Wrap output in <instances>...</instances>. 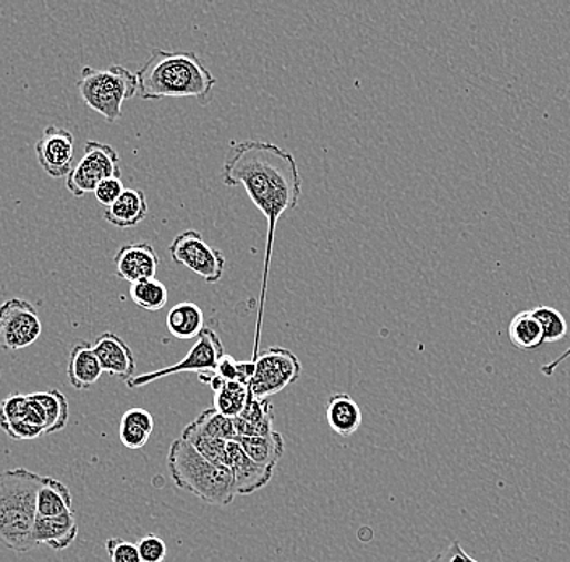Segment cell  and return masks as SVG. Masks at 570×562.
<instances>
[{
  "label": "cell",
  "mask_w": 570,
  "mask_h": 562,
  "mask_svg": "<svg viewBox=\"0 0 570 562\" xmlns=\"http://www.w3.org/2000/svg\"><path fill=\"white\" fill-rule=\"evenodd\" d=\"M45 477L19 467L0 472V542L16 553H30L38 519V491Z\"/></svg>",
  "instance_id": "obj_3"
},
{
  "label": "cell",
  "mask_w": 570,
  "mask_h": 562,
  "mask_svg": "<svg viewBox=\"0 0 570 562\" xmlns=\"http://www.w3.org/2000/svg\"><path fill=\"white\" fill-rule=\"evenodd\" d=\"M225 355L224 344L221 343L220 336L211 328H204L202 334L196 337V343L193 344L189 354L167 368L151 371V374H143L133 376L132 379L126 381L130 389H140L143 386L151 385L157 379L167 378V376L184 374V371H193V374H216L217 364Z\"/></svg>",
  "instance_id": "obj_8"
},
{
  "label": "cell",
  "mask_w": 570,
  "mask_h": 562,
  "mask_svg": "<svg viewBox=\"0 0 570 562\" xmlns=\"http://www.w3.org/2000/svg\"><path fill=\"white\" fill-rule=\"evenodd\" d=\"M105 551L111 562H142L136 543L123 539H109L105 542Z\"/></svg>",
  "instance_id": "obj_33"
},
{
  "label": "cell",
  "mask_w": 570,
  "mask_h": 562,
  "mask_svg": "<svg viewBox=\"0 0 570 562\" xmlns=\"http://www.w3.org/2000/svg\"><path fill=\"white\" fill-rule=\"evenodd\" d=\"M252 360L255 361V374L248 389L258 399H269L279 395L288 386L297 382L302 375L297 355L284 347H269Z\"/></svg>",
  "instance_id": "obj_6"
},
{
  "label": "cell",
  "mask_w": 570,
  "mask_h": 562,
  "mask_svg": "<svg viewBox=\"0 0 570 562\" xmlns=\"http://www.w3.org/2000/svg\"><path fill=\"white\" fill-rule=\"evenodd\" d=\"M186 442H190V445H192L204 459L210 460V462L216 463V466L227 467V448L231 441H224V439L195 438Z\"/></svg>",
  "instance_id": "obj_31"
},
{
  "label": "cell",
  "mask_w": 570,
  "mask_h": 562,
  "mask_svg": "<svg viewBox=\"0 0 570 562\" xmlns=\"http://www.w3.org/2000/svg\"><path fill=\"white\" fill-rule=\"evenodd\" d=\"M509 339L519 350H538L544 346L543 331L531 311H520L509 325Z\"/></svg>",
  "instance_id": "obj_25"
},
{
  "label": "cell",
  "mask_w": 570,
  "mask_h": 562,
  "mask_svg": "<svg viewBox=\"0 0 570 562\" xmlns=\"http://www.w3.org/2000/svg\"><path fill=\"white\" fill-rule=\"evenodd\" d=\"M102 374L104 371L93 346L86 340L75 344L70 350L69 365H67V376L72 388L77 391H86L100 381Z\"/></svg>",
  "instance_id": "obj_16"
},
{
  "label": "cell",
  "mask_w": 570,
  "mask_h": 562,
  "mask_svg": "<svg viewBox=\"0 0 570 562\" xmlns=\"http://www.w3.org/2000/svg\"><path fill=\"white\" fill-rule=\"evenodd\" d=\"M37 505L40 518H58L67 512H73L72 493L62 481L45 477L38 491Z\"/></svg>",
  "instance_id": "obj_23"
},
{
  "label": "cell",
  "mask_w": 570,
  "mask_h": 562,
  "mask_svg": "<svg viewBox=\"0 0 570 562\" xmlns=\"http://www.w3.org/2000/svg\"><path fill=\"white\" fill-rule=\"evenodd\" d=\"M167 467L175 487L195 494L207 504L223 508L237 497L231 470L204 459L185 439L172 441Z\"/></svg>",
  "instance_id": "obj_4"
},
{
  "label": "cell",
  "mask_w": 570,
  "mask_h": 562,
  "mask_svg": "<svg viewBox=\"0 0 570 562\" xmlns=\"http://www.w3.org/2000/svg\"><path fill=\"white\" fill-rule=\"evenodd\" d=\"M253 374H255V361H238L227 354L221 358L216 368V375L224 381L244 382V385H250Z\"/></svg>",
  "instance_id": "obj_30"
},
{
  "label": "cell",
  "mask_w": 570,
  "mask_h": 562,
  "mask_svg": "<svg viewBox=\"0 0 570 562\" xmlns=\"http://www.w3.org/2000/svg\"><path fill=\"white\" fill-rule=\"evenodd\" d=\"M77 88L88 108L114 124L122 117L125 101L139 94V80L136 73L123 65H111L104 70L84 67Z\"/></svg>",
  "instance_id": "obj_5"
},
{
  "label": "cell",
  "mask_w": 570,
  "mask_h": 562,
  "mask_svg": "<svg viewBox=\"0 0 570 562\" xmlns=\"http://www.w3.org/2000/svg\"><path fill=\"white\" fill-rule=\"evenodd\" d=\"M42 323L30 302L10 298L0 305V349L23 350L40 339Z\"/></svg>",
  "instance_id": "obj_10"
},
{
  "label": "cell",
  "mask_w": 570,
  "mask_h": 562,
  "mask_svg": "<svg viewBox=\"0 0 570 562\" xmlns=\"http://www.w3.org/2000/svg\"><path fill=\"white\" fill-rule=\"evenodd\" d=\"M112 177H121V156L111 145L90 140L84 145L82 160L67 177L65 185L75 198H83L88 193H94L101 182Z\"/></svg>",
  "instance_id": "obj_7"
},
{
  "label": "cell",
  "mask_w": 570,
  "mask_h": 562,
  "mask_svg": "<svg viewBox=\"0 0 570 562\" xmlns=\"http://www.w3.org/2000/svg\"><path fill=\"white\" fill-rule=\"evenodd\" d=\"M165 325L177 339H195L204 329L203 310L193 302H181L169 310Z\"/></svg>",
  "instance_id": "obj_22"
},
{
  "label": "cell",
  "mask_w": 570,
  "mask_h": 562,
  "mask_svg": "<svg viewBox=\"0 0 570 562\" xmlns=\"http://www.w3.org/2000/svg\"><path fill=\"white\" fill-rule=\"evenodd\" d=\"M227 469L234 479V490L237 497H248L269 484L274 476V469L259 466L246 456L237 441L228 442Z\"/></svg>",
  "instance_id": "obj_12"
},
{
  "label": "cell",
  "mask_w": 570,
  "mask_h": 562,
  "mask_svg": "<svg viewBox=\"0 0 570 562\" xmlns=\"http://www.w3.org/2000/svg\"><path fill=\"white\" fill-rule=\"evenodd\" d=\"M31 397L41 403L48 417L44 435L58 433L67 427L70 418L69 400L61 391L48 389V391L33 392Z\"/></svg>",
  "instance_id": "obj_26"
},
{
  "label": "cell",
  "mask_w": 570,
  "mask_h": 562,
  "mask_svg": "<svg viewBox=\"0 0 570 562\" xmlns=\"http://www.w3.org/2000/svg\"><path fill=\"white\" fill-rule=\"evenodd\" d=\"M238 439L266 437L273 433L274 410L269 400L258 399L250 392L241 416L234 418Z\"/></svg>",
  "instance_id": "obj_17"
},
{
  "label": "cell",
  "mask_w": 570,
  "mask_h": 562,
  "mask_svg": "<svg viewBox=\"0 0 570 562\" xmlns=\"http://www.w3.org/2000/svg\"><path fill=\"white\" fill-rule=\"evenodd\" d=\"M172 262L185 266L206 284H217L225 269L224 253L211 247L199 231H185L169 245Z\"/></svg>",
  "instance_id": "obj_9"
},
{
  "label": "cell",
  "mask_w": 570,
  "mask_h": 562,
  "mask_svg": "<svg viewBox=\"0 0 570 562\" xmlns=\"http://www.w3.org/2000/svg\"><path fill=\"white\" fill-rule=\"evenodd\" d=\"M326 420L330 430L340 438H350L362 427L360 406L347 392H337L327 400Z\"/></svg>",
  "instance_id": "obj_19"
},
{
  "label": "cell",
  "mask_w": 570,
  "mask_h": 562,
  "mask_svg": "<svg viewBox=\"0 0 570 562\" xmlns=\"http://www.w3.org/2000/svg\"><path fill=\"white\" fill-rule=\"evenodd\" d=\"M154 430V418L147 410L133 407L126 410L121 418L119 437L122 445L132 451H139L150 441Z\"/></svg>",
  "instance_id": "obj_21"
},
{
  "label": "cell",
  "mask_w": 570,
  "mask_h": 562,
  "mask_svg": "<svg viewBox=\"0 0 570 562\" xmlns=\"http://www.w3.org/2000/svg\"><path fill=\"white\" fill-rule=\"evenodd\" d=\"M150 213L146 195L142 190L126 188L121 198L104 211V219L119 229H130L143 223Z\"/></svg>",
  "instance_id": "obj_18"
},
{
  "label": "cell",
  "mask_w": 570,
  "mask_h": 562,
  "mask_svg": "<svg viewBox=\"0 0 570 562\" xmlns=\"http://www.w3.org/2000/svg\"><path fill=\"white\" fill-rule=\"evenodd\" d=\"M223 182L227 187H244L246 195L250 196L253 205L262 211L269 226L262 292H259L258 319H256L255 349H253V358H256L262 344L267 279H269L277 221L287 211L297 208L301 202V171L291 151L274 143L245 140L228 147L223 166Z\"/></svg>",
  "instance_id": "obj_1"
},
{
  "label": "cell",
  "mask_w": 570,
  "mask_h": 562,
  "mask_svg": "<svg viewBox=\"0 0 570 562\" xmlns=\"http://www.w3.org/2000/svg\"><path fill=\"white\" fill-rule=\"evenodd\" d=\"M568 358H570V347L561 357L554 358L550 364H544L543 367H541V374L550 378V376L554 375V371L558 370L559 365L564 364Z\"/></svg>",
  "instance_id": "obj_36"
},
{
  "label": "cell",
  "mask_w": 570,
  "mask_h": 562,
  "mask_svg": "<svg viewBox=\"0 0 570 562\" xmlns=\"http://www.w3.org/2000/svg\"><path fill=\"white\" fill-rule=\"evenodd\" d=\"M104 374L129 381L135 376L136 364L129 344L118 334L104 333L98 337L93 346Z\"/></svg>",
  "instance_id": "obj_14"
},
{
  "label": "cell",
  "mask_w": 570,
  "mask_h": 562,
  "mask_svg": "<svg viewBox=\"0 0 570 562\" xmlns=\"http://www.w3.org/2000/svg\"><path fill=\"white\" fill-rule=\"evenodd\" d=\"M429 562H480L475 560V558L469 556V554L464 551L462 544L460 542H452L449 544L446 550L439 551L435 558H432Z\"/></svg>",
  "instance_id": "obj_35"
},
{
  "label": "cell",
  "mask_w": 570,
  "mask_h": 562,
  "mask_svg": "<svg viewBox=\"0 0 570 562\" xmlns=\"http://www.w3.org/2000/svg\"><path fill=\"white\" fill-rule=\"evenodd\" d=\"M248 385L244 382L224 381L214 391V409L224 417L235 418L241 416L246 400H248Z\"/></svg>",
  "instance_id": "obj_28"
},
{
  "label": "cell",
  "mask_w": 570,
  "mask_h": 562,
  "mask_svg": "<svg viewBox=\"0 0 570 562\" xmlns=\"http://www.w3.org/2000/svg\"><path fill=\"white\" fill-rule=\"evenodd\" d=\"M530 311L531 315L537 318V321L540 323L541 331H543L544 344L559 343V340H562L568 336V321H566L561 311L556 310V308L552 307H547V305H541V307L533 308V310Z\"/></svg>",
  "instance_id": "obj_29"
},
{
  "label": "cell",
  "mask_w": 570,
  "mask_h": 562,
  "mask_svg": "<svg viewBox=\"0 0 570 562\" xmlns=\"http://www.w3.org/2000/svg\"><path fill=\"white\" fill-rule=\"evenodd\" d=\"M130 297L133 304L146 311H161L167 305L169 292L164 283L153 279L139 280L130 284Z\"/></svg>",
  "instance_id": "obj_27"
},
{
  "label": "cell",
  "mask_w": 570,
  "mask_h": 562,
  "mask_svg": "<svg viewBox=\"0 0 570 562\" xmlns=\"http://www.w3.org/2000/svg\"><path fill=\"white\" fill-rule=\"evenodd\" d=\"M75 139L72 132L59 126H48L37 143L38 163L45 174L54 178L69 177L73 168Z\"/></svg>",
  "instance_id": "obj_11"
},
{
  "label": "cell",
  "mask_w": 570,
  "mask_h": 562,
  "mask_svg": "<svg viewBox=\"0 0 570 562\" xmlns=\"http://www.w3.org/2000/svg\"><path fill=\"white\" fill-rule=\"evenodd\" d=\"M136 546H139L142 562H164L165 558H167V544L164 543L163 539L154 535V533L144 535L143 539L139 540Z\"/></svg>",
  "instance_id": "obj_32"
},
{
  "label": "cell",
  "mask_w": 570,
  "mask_h": 562,
  "mask_svg": "<svg viewBox=\"0 0 570 562\" xmlns=\"http://www.w3.org/2000/svg\"><path fill=\"white\" fill-rule=\"evenodd\" d=\"M125 190L121 177H112L98 185V188L94 190V196H96L98 202H100L102 206L109 208V206L114 205V203L121 198Z\"/></svg>",
  "instance_id": "obj_34"
},
{
  "label": "cell",
  "mask_w": 570,
  "mask_h": 562,
  "mask_svg": "<svg viewBox=\"0 0 570 562\" xmlns=\"http://www.w3.org/2000/svg\"><path fill=\"white\" fill-rule=\"evenodd\" d=\"M237 442L253 462L271 467L274 470L284 456V438L277 431H273L266 437L241 438Z\"/></svg>",
  "instance_id": "obj_24"
},
{
  "label": "cell",
  "mask_w": 570,
  "mask_h": 562,
  "mask_svg": "<svg viewBox=\"0 0 570 562\" xmlns=\"http://www.w3.org/2000/svg\"><path fill=\"white\" fill-rule=\"evenodd\" d=\"M182 439L190 441L195 438L224 439L238 441L234 418L224 417L216 409L204 410L192 423L186 425Z\"/></svg>",
  "instance_id": "obj_20"
},
{
  "label": "cell",
  "mask_w": 570,
  "mask_h": 562,
  "mask_svg": "<svg viewBox=\"0 0 570 562\" xmlns=\"http://www.w3.org/2000/svg\"><path fill=\"white\" fill-rule=\"evenodd\" d=\"M139 96L144 101L164 98H195L200 105L213 100L216 76L196 52L153 49L136 72Z\"/></svg>",
  "instance_id": "obj_2"
},
{
  "label": "cell",
  "mask_w": 570,
  "mask_h": 562,
  "mask_svg": "<svg viewBox=\"0 0 570 562\" xmlns=\"http://www.w3.org/2000/svg\"><path fill=\"white\" fill-rule=\"evenodd\" d=\"M79 537V523L75 512L58 515V518H40L34 523L33 539L37 546L51 548V550L63 551L72 546Z\"/></svg>",
  "instance_id": "obj_15"
},
{
  "label": "cell",
  "mask_w": 570,
  "mask_h": 562,
  "mask_svg": "<svg viewBox=\"0 0 570 562\" xmlns=\"http://www.w3.org/2000/svg\"><path fill=\"white\" fill-rule=\"evenodd\" d=\"M115 274L119 279L135 284L139 280L153 279L160 268V255L153 245L146 242L123 245L114 256Z\"/></svg>",
  "instance_id": "obj_13"
}]
</instances>
